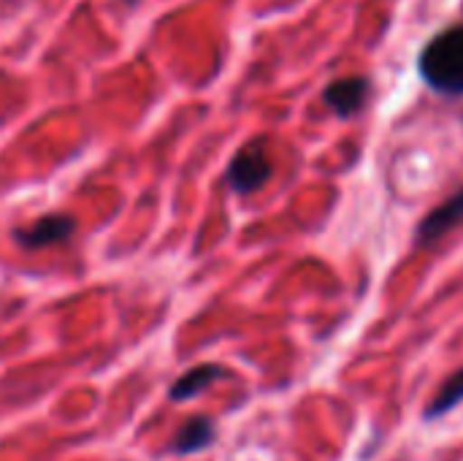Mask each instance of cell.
Returning <instances> with one entry per match:
<instances>
[{"instance_id": "1", "label": "cell", "mask_w": 463, "mask_h": 461, "mask_svg": "<svg viewBox=\"0 0 463 461\" xmlns=\"http://www.w3.org/2000/svg\"><path fill=\"white\" fill-rule=\"evenodd\" d=\"M420 79L439 95H463V24L437 33L418 57Z\"/></svg>"}, {"instance_id": "2", "label": "cell", "mask_w": 463, "mask_h": 461, "mask_svg": "<svg viewBox=\"0 0 463 461\" xmlns=\"http://www.w3.org/2000/svg\"><path fill=\"white\" fill-rule=\"evenodd\" d=\"M271 160L266 155L263 141H250L247 147H241L231 166H228V185L239 193V196H250L255 190H260L269 179H271Z\"/></svg>"}, {"instance_id": "3", "label": "cell", "mask_w": 463, "mask_h": 461, "mask_svg": "<svg viewBox=\"0 0 463 461\" xmlns=\"http://www.w3.org/2000/svg\"><path fill=\"white\" fill-rule=\"evenodd\" d=\"M463 226V187L456 190L450 198H445L439 206H434L415 228V245L418 247H431L439 239L450 236Z\"/></svg>"}, {"instance_id": "4", "label": "cell", "mask_w": 463, "mask_h": 461, "mask_svg": "<svg viewBox=\"0 0 463 461\" xmlns=\"http://www.w3.org/2000/svg\"><path fill=\"white\" fill-rule=\"evenodd\" d=\"M372 95V82L366 76H345V79H334L326 90H323V101L326 106L342 117L350 120L358 111H364L366 101Z\"/></svg>"}, {"instance_id": "5", "label": "cell", "mask_w": 463, "mask_h": 461, "mask_svg": "<svg viewBox=\"0 0 463 461\" xmlns=\"http://www.w3.org/2000/svg\"><path fill=\"white\" fill-rule=\"evenodd\" d=\"M73 231H76V223L71 215H46L27 228H16L14 239L27 250H38V247H49V245H60L71 239Z\"/></svg>"}, {"instance_id": "6", "label": "cell", "mask_w": 463, "mask_h": 461, "mask_svg": "<svg viewBox=\"0 0 463 461\" xmlns=\"http://www.w3.org/2000/svg\"><path fill=\"white\" fill-rule=\"evenodd\" d=\"M463 405V367L456 370L442 386L439 391L434 394V399L423 408V421L434 424V421H442L445 416H450L456 408Z\"/></svg>"}, {"instance_id": "7", "label": "cell", "mask_w": 463, "mask_h": 461, "mask_svg": "<svg viewBox=\"0 0 463 461\" xmlns=\"http://www.w3.org/2000/svg\"><path fill=\"white\" fill-rule=\"evenodd\" d=\"M225 375H228V372H225L222 367H217V364H201V367L184 372V375L171 386V399H174V402H187V399H193L195 394L206 391L214 380H220V378H225Z\"/></svg>"}, {"instance_id": "8", "label": "cell", "mask_w": 463, "mask_h": 461, "mask_svg": "<svg viewBox=\"0 0 463 461\" xmlns=\"http://www.w3.org/2000/svg\"><path fill=\"white\" fill-rule=\"evenodd\" d=\"M212 443H214V424L209 418H193L176 432L174 451L176 454H195V451L209 448Z\"/></svg>"}]
</instances>
